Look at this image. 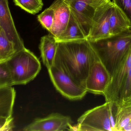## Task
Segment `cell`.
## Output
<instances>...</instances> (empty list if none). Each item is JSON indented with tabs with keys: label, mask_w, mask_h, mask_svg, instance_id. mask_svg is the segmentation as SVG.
I'll return each mask as SVG.
<instances>
[{
	"label": "cell",
	"mask_w": 131,
	"mask_h": 131,
	"mask_svg": "<svg viewBox=\"0 0 131 131\" xmlns=\"http://www.w3.org/2000/svg\"><path fill=\"white\" fill-rule=\"evenodd\" d=\"M95 55V52L87 39L59 42L53 65L85 87Z\"/></svg>",
	"instance_id": "cell-1"
},
{
	"label": "cell",
	"mask_w": 131,
	"mask_h": 131,
	"mask_svg": "<svg viewBox=\"0 0 131 131\" xmlns=\"http://www.w3.org/2000/svg\"><path fill=\"white\" fill-rule=\"evenodd\" d=\"M100 61L112 77L131 48V30L90 42Z\"/></svg>",
	"instance_id": "cell-2"
},
{
	"label": "cell",
	"mask_w": 131,
	"mask_h": 131,
	"mask_svg": "<svg viewBox=\"0 0 131 131\" xmlns=\"http://www.w3.org/2000/svg\"><path fill=\"white\" fill-rule=\"evenodd\" d=\"M6 63L13 85L28 84L37 76L41 69L39 59L25 47L16 53Z\"/></svg>",
	"instance_id": "cell-3"
},
{
	"label": "cell",
	"mask_w": 131,
	"mask_h": 131,
	"mask_svg": "<svg viewBox=\"0 0 131 131\" xmlns=\"http://www.w3.org/2000/svg\"><path fill=\"white\" fill-rule=\"evenodd\" d=\"M114 125L113 104L105 102L85 112L69 130L115 131Z\"/></svg>",
	"instance_id": "cell-4"
},
{
	"label": "cell",
	"mask_w": 131,
	"mask_h": 131,
	"mask_svg": "<svg viewBox=\"0 0 131 131\" xmlns=\"http://www.w3.org/2000/svg\"><path fill=\"white\" fill-rule=\"evenodd\" d=\"M48 70L54 86L66 98L71 100H80L88 92L84 86L57 67L53 65Z\"/></svg>",
	"instance_id": "cell-5"
},
{
	"label": "cell",
	"mask_w": 131,
	"mask_h": 131,
	"mask_svg": "<svg viewBox=\"0 0 131 131\" xmlns=\"http://www.w3.org/2000/svg\"><path fill=\"white\" fill-rule=\"evenodd\" d=\"M111 80L109 72L95 53L85 84L87 92L103 95Z\"/></svg>",
	"instance_id": "cell-6"
},
{
	"label": "cell",
	"mask_w": 131,
	"mask_h": 131,
	"mask_svg": "<svg viewBox=\"0 0 131 131\" xmlns=\"http://www.w3.org/2000/svg\"><path fill=\"white\" fill-rule=\"evenodd\" d=\"M131 68V48L112 77L111 82L103 94L105 102L117 104L121 92Z\"/></svg>",
	"instance_id": "cell-7"
},
{
	"label": "cell",
	"mask_w": 131,
	"mask_h": 131,
	"mask_svg": "<svg viewBox=\"0 0 131 131\" xmlns=\"http://www.w3.org/2000/svg\"><path fill=\"white\" fill-rule=\"evenodd\" d=\"M114 5V3L111 1L96 9L89 35L87 38L90 42L111 36L109 21Z\"/></svg>",
	"instance_id": "cell-8"
},
{
	"label": "cell",
	"mask_w": 131,
	"mask_h": 131,
	"mask_svg": "<svg viewBox=\"0 0 131 131\" xmlns=\"http://www.w3.org/2000/svg\"><path fill=\"white\" fill-rule=\"evenodd\" d=\"M63 1L68 5L71 13L87 38L91 30L95 11L99 7L82 1Z\"/></svg>",
	"instance_id": "cell-9"
},
{
	"label": "cell",
	"mask_w": 131,
	"mask_h": 131,
	"mask_svg": "<svg viewBox=\"0 0 131 131\" xmlns=\"http://www.w3.org/2000/svg\"><path fill=\"white\" fill-rule=\"evenodd\" d=\"M15 97L12 86L0 88V131H12L14 127L12 114Z\"/></svg>",
	"instance_id": "cell-10"
},
{
	"label": "cell",
	"mask_w": 131,
	"mask_h": 131,
	"mask_svg": "<svg viewBox=\"0 0 131 131\" xmlns=\"http://www.w3.org/2000/svg\"><path fill=\"white\" fill-rule=\"evenodd\" d=\"M71 119L69 116L55 113L43 118L35 119L24 128L25 131H61L69 130L72 126Z\"/></svg>",
	"instance_id": "cell-11"
},
{
	"label": "cell",
	"mask_w": 131,
	"mask_h": 131,
	"mask_svg": "<svg viewBox=\"0 0 131 131\" xmlns=\"http://www.w3.org/2000/svg\"><path fill=\"white\" fill-rule=\"evenodd\" d=\"M0 27L19 50L25 48L24 41L16 29L8 0H0Z\"/></svg>",
	"instance_id": "cell-12"
},
{
	"label": "cell",
	"mask_w": 131,
	"mask_h": 131,
	"mask_svg": "<svg viewBox=\"0 0 131 131\" xmlns=\"http://www.w3.org/2000/svg\"><path fill=\"white\" fill-rule=\"evenodd\" d=\"M51 6L54 10V16L53 26L49 33L57 38L66 28L70 19L71 11L63 0H55Z\"/></svg>",
	"instance_id": "cell-13"
},
{
	"label": "cell",
	"mask_w": 131,
	"mask_h": 131,
	"mask_svg": "<svg viewBox=\"0 0 131 131\" xmlns=\"http://www.w3.org/2000/svg\"><path fill=\"white\" fill-rule=\"evenodd\" d=\"M58 46V42L50 34L41 38L39 49L42 61L48 70L53 65Z\"/></svg>",
	"instance_id": "cell-14"
},
{
	"label": "cell",
	"mask_w": 131,
	"mask_h": 131,
	"mask_svg": "<svg viewBox=\"0 0 131 131\" xmlns=\"http://www.w3.org/2000/svg\"><path fill=\"white\" fill-rule=\"evenodd\" d=\"M113 110L115 131H122L131 121V98L117 105L113 104Z\"/></svg>",
	"instance_id": "cell-15"
},
{
	"label": "cell",
	"mask_w": 131,
	"mask_h": 131,
	"mask_svg": "<svg viewBox=\"0 0 131 131\" xmlns=\"http://www.w3.org/2000/svg\"><path fill=\"white\" fill-rule=\"evenodd\" d=\"M109 24L111 36L117 35L131 29L129 20L114 4L110 16Z\"/></svg>",
	"instance_id": "cell-16"
},
{
	"label": "cell",
	"mask_w": 131,
	"mask_h": 131,
	"mask_svg": "<svg viewBox=\"0 0 131 131\" xmlns=\"http://www.w3.org/2000/svg\"><path fill=\"white\" fill-rule=\"evenodd\" d=\"M55 38L58 42H67L87 39L71 13L65 30L60 36Z\"/></svg>",
	"instance_id": "cell-17"
},
{
	"label": "cell",
	"mask_w": 131,
	"mask_h": 131,
	"mask_svg": "<svg viewBox=\"0 0 131 131\" xmlns=\"http://www.w3.org/2000/svg\"><path fill=\"white\" fill-rule=\"evenodd\" d=\"M20 51L0 27V64L6 63Z\"/></svg>",
	"instance_id": "cell-18"
},
{
	"label": "cell",
	"mask_w": 131,
	"mask_h": 131,
	"mask_svg": "<svg viewBox=\"0 0 131 131\" xmlns=\"http://www.w3.org/2000/svg\"><path fill=\"white\" fill-rule=\"evenodd\" d=\"M15 5L28 13L35 15L42 9L43 0H13Z\"/></svg>",
	"instance_id": "cell-19"
},
{
	"label": "cell",
	"mask_w": 131,
	"mask_h": 131,
	"mask_svg": "<svg viewBox=\"0 0 131 131\" xmlns=\"http://www.w3.org/2000/svg\"><path fill=\"white\" fill-rule=\"evenodd\" d=\"M54 16V10L50 5L38 15V21L44 28L50 32L53 26Z\"/></svg>",
	"instance_id": "cell-20"
},
{
	"label": "cell",
	"mask_w": 131,
	"mask_h": 131,
	"mask_svg": "<svg viewBox=\"0 0 131 131\" xmlns=\"http://www.w3.org/2000/svg\"><path fill=\"white\" fill-rule=\"evenodd\" d=\"M12 86V80L6 63L0 64V88Z\"/></svg>",
	"instance_id": "cell-21"
},
{
	"label": "cell",
	"mask_w": 131,
	"mask_h": 131,
	"mask_svg": "<svg viewBox=\"0 0 131 131\" xmlns=\"http://www.w3.org/2000/svg\"><path fill=\"white\" fill-rule=\"evenodd\" d=\"M131 98V68L126 78L122 90L121 92L119 102L117 104L121 102Z\"/></svg>",
	"instance_id": "cell-22"
},
{
	"label": "cell",
	"mask_w": 131,
	"mask_h": 131,
	"mask_svg": "<svg viewBox=\"0 0 131 131\" xmlns=\"http://www.w3.org/2000/svg\"><path fill=\"white\" fill-rule=\"evenodd\" d=\"M112 2L129 20L130 23L131 30V0H112Z\"/></svg>",
	"instance_id": "cell-23"
},
{
	"label": "cell",
	"mask_w": 131,
	"mask_h": 131,
	"mask_svg": "<svg viewBox=\"0 0 131 131\" xmlns=\"http://www.w3.org/2000/svg\"><path fill=\"white\" fill-rule=\"evenodd\" d=\"M76 1H82L91 3L96 6L100 7L106 3L111 1V0H76Z\"/></svg>",
	"instance_id": "cell-24"
},
{
	"label": "cell",
	"mask_w": 131,
	"mask_h": 131,
	"mask_svg": "<svg viewBox=\"0 0 131 131\" xmlns=\"http://www.w3.org/2000/svg\"><path fill=\"white\" fill-rule=\"evenodd\" d=\"M122 131H131V121L123 128Z\"/></svg>",
	"instance_id": "cell-25"
}]
</instances>
